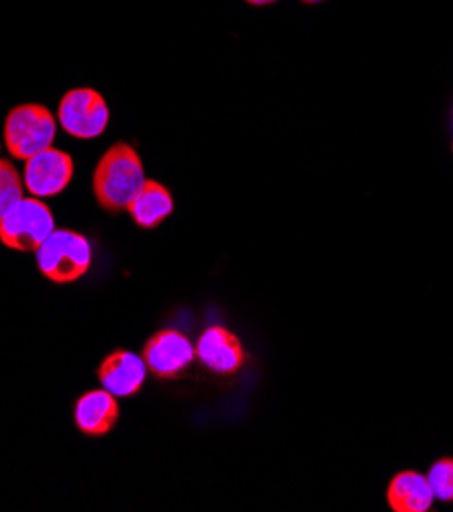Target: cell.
Segmentation results:
<instances>
[{"label": "cell", "instance_id": "277c9868", "mask_svg": "<svg viewBox=\"0 0 453 512\" xmlns=\"http://www.w3.org/2000/svg\"><path fill=\"white\" fill-rule=\"evenodd\" d=\"M54 229L56 221L52 209L37 196L23 198L0 219V241L15 251H37Z\"/></svg>", "mask_w": 453, "mask_h": 512}, {"label": "cell", "instance_id": "2e32d148", "mask_svg": "<svg viewBox=\"0 0 453 512\" xmlns=\"http://www.w3.org/2000/svg\"><path fill=\"white\" fill-rule=\"evenodd\" d=\"M302 3H307V5H317V3H323V0H302Z\"/></svg>", "mask_w": 453, "mask_h": 512}, {"label": "cell", "instance_id": "7c38bea8", "mask_svg": "<svg viewBox=\"0 0 453 512\" xmlns=\"http://www.w3.org/2000/svg\"><path fill=\"white\" fill-rule=\"evenodd\" d=\"M433 500L429 478L413 470L398 472L386 490V502L394 512H427Z\"/></svg>", "mask_w": 453, "mask_h": 512}, {"label": "cell", "instance_id": "52a82bcc", "mask_svg": "<svg viewBox=\"0 0 453 512\" xmlns=\"http://www.w3.org/2000/svg\"><path fill=\"white\" fill-rule=\"evenodd\" d=\"M74 178V160L70 153L47 147L39 151L37 156L27 160L23 182L31 196L52 198L62 194Z\"/></svg>", "mask_w": 453, "mask_h": 512}, {"label": "cell", "instance_id": "5b68a950", "mask_svg": "<svg viewBox=\"0 0 453 512\" xmlns=\"http://www.w3.org/2000/svg\"><path fill=\"white\" fill-rule=\"evenodd\" d=\"M56 119L70 137L94 139L109 127L111 111L105 96L94 88H72L62 96Z\"/></svg>", "mask_w": 453, "mask_h": 512}, {"label": "cell", "instance_id": "4fadbf2b", "mask_svg": "<svg viewBox=\"0 0 453 512\" xmlns=\"http://www.w3.org/2000/svg\"><path fill=\"white\" fill-rule=\"evenodd\" d=\"M25 198V182L19 170L9 162L0 160V219Z\"/></svg>", "mask_w": 453, "mask_h": 512}, {"label": "cell", "instance_id": "5bb4252c", "mask_svg": "<svg viewBox=\"0 0 453 512\" xmlns=\"http://www.w3.org/2000/svg\"><path fill=\"white\" fill-rule=\"evenodd\" d=\"M427 478L435 498L443 502H453V457L437 459L431 466Z\"/></svg>", "mask_w": 453, "mask_h": 512}, {"label": "cell", "instance_id": "30bf717a", "mask_svg": "<svg viewBox=\"0 0 453 512\" xmlns=\"http://www.w3.org/2000/svg\"><path fill=\"white\" fill-rule=\"evenodd\" d=\"M119 421V402L109 390H88L74 404V423L88 437H103Z\"/></svg>", "mask_w": 453, "mask_h": 512}, {"label": "cell", "instance_id": "9a60e30c", "mask_svg": "<svg viewBox=\"0 0 453 512\" xmlns=\"http://www.w3.org/2000/svg\"><path fill=\"white\" fill-rule=\"evenodd\" d=\"M245 3H249L251 7H268V5H274L276 0H245Z\"/></svg>", "mask_w": 453, "mask_h": 512}, {"label": "cell", "instance_id": "8992f818", "mask_svg": "<svg viewBox=\"0 0 453 512\" xmlns=\"http://www.w3.org/2000/svg\"><path fill=\"white\" fill-rule=\"evenodd\" d=\"M194 345L178 329H162L151 335L143 345V360L156 378L172 380L194 362Z\"/></svg>", "mask_w": 453, "mask_h": 512}, {"label": "cell", "instance_id": "6da1fadb", "mask_svg": "<svg viewBox=\"0 0 453 512\" xmlns=\"http://www.w3.org/2000/svg\"><path fill=\"white\" fill-rule=\"evenodd\" d=\"M145 170L139 153L129 143L111 145L98 160L92 176V192L96 202L111 215L129 209L131 200L145 184Z\"/></svg>", "mask_w": 453, "mask_h": 512}, {"label": "cell", "instance_id": "8fae6325", "mask_svg": "<svg viewBox=\"0 0 453 512\" xmlns=\"http://www.w3.org/2000/svg\"><path fill=\"white\" fill-rule=\"evenodd\" d=\"M129 215L137 227L151 231L160 227L174 211L172 192L158 180H145L137 196L129 204Z\"/></svg>", "mask_w": 453, "mask_h": 512}, {"label": "cell", "instance_id": "7a4b0ae2", "mask_svg": "<svg viewBox=\"0 0 453 512\" xmlns=\"http://www.w3.org/2000/svg\"><path fill=\"white\" fill-rule=\"evenodd\" d=\"M39 272L54 284H72L92 266V245L74 229H54L35 251Z\"/></svg>", "mask_w": 453, "mask_h": 512}, {"label": "cell", "instance_id": "ba28073f", "mask_svg": "<svg viewBox=\"0 0 453 512\" xmlns=\"http://www.w3.org/2000/svg\"><path fill=\"white\" fill-rule=\"evenodd\" d=\"M194 353L196 360L207 370L223 376L239 372L245 364L243 343L235 333L219 325H213L203 331V335L196 341Z\"/></svg>", "mask_w": 453, "mask_h": 512}, {"label": "cell", "instance_id": "9c48e42d", "mask_svg": "<svg viewBox=\"0 0 453 512\" xmlns=\"http://www.w3.org/2000/svg\"><path fill=\"white\" fill-rule=\"evenodd\" d=\"M145 378V360L127 349H115L105 357L103 364L98 366L100 384L117 398L135 396L143 388Z\"/></svg>", "mask_w": 453, "mask_h": 512}, {"label": "cell", "instance_id": "3957f363", "mask_svg": "<svg viewBox=\"0 0 453 512\" xmlns=\"http://www.w3.org/2000/svg\"><path fill=\"white\" fill-rule=\"evenodd\" d=\"M56 131V115L43 105L27 102L9 111L5 121V145L15 160L27 162L39 151L52 147Z\"/></svg>", "mask_w": 453, "mask_h": 512}]
</instances>
